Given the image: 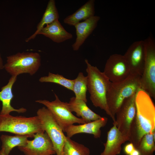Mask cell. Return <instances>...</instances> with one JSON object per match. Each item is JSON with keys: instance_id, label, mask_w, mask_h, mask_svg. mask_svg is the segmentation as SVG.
<instances>
[{"instance_id": "1", "label": "cell", "mask_w": 155, "mask_h": 155, "mask_svg": "<svg viewBox=\"0 0 155 155\" xmlns=\"http://www.w3.org/2000/svg\"><path fill=\"white\" fill-rule=\"evenodd\" d=\"M136 114L132 123L129 141L135 148L143 137L155 129V107L151 97L145 91L139 90L135 99Z\"/></svg>"}, {"instance_id": "2", "label": "cell", "mask_w": 155, "mask_h": 155, "mask_svg": "<svg viewBox=\"0 0 155 155\" xmlns=\"http://www.w3.org/2000/svg\"><path fill=\"white\" fill-rule=\"evenodd\" d=\"M85 61L87 66L88 90L90 99L94 106L104 111L113 121L106 100V94L111 82L96 66L92 65L87 59Z\"/></svg>"}, {"instance_id": "3", "label": "cell", "mask_w": 155, "mask_h": 155, "mask_svg": "<svg viewBox=\"0 0 155 155\" xmlns=\"http://www.w3.org/2000/svg\"><path fill=\"white\" fill-rule=\"evenodd\" d=\"M141 80V76L130 74L123 81L111 82L106 94V100L113 122L115 121L116 113L123 101L142 89Z\"/></svg>"}, {"instance_id": "4", "label": "cell", "mask_w": 155, "mask_h": 155, "mask_svg": "<svg viewBox=\"0 0 155 155\" xmlns=\"http://www.w3.org/2000/svg\"><path fill=\"white\" fill-rule=\"evenodd\" d=\"M16 135H28L33 137L36 133L45 132L38 117L13 116L0 115V132Z\"/></svg>"}, {"instance_id": "5", "label": "cell", "mask_w": 155, "mask_h": 155, "mask_svg": "<svg viewBox=\"0 0 155 155\" xmlns=\"http://www.w3.org/2000/svg\"><path fill=\"white\" fill-rule=\"evenodd\" d=\"M40 54L36 52H23L7 57L4 69L11 76L24 73L31 75L35 74L41 65Z\"/></svg>"}, {"instance_id": "6", "label": "cell", "mask_w": 155, "mask_h": 155, "mask_svg": "<svg viewBox=\"0 0 155 155\" xmlns=\"http://www.w3.org/2000/svg\"><path fill=\"white\" fill-rule=\"evenodd\" d=\"M145 61L141 76L142 89L155 98V43L152 37L144 40Z\"/></svg>"}, {"instance_id": "7", "label": "cell", "mask_w": 155, "mask_h": 155, "mask_svg": "<svg viewBox=\"0 0 155 155\" xmlns=\"http://www.w3.org/2000/svg\"><path fill=\"white\" fill-rule=\"evenodd\" d=\"M37 116L40 120L44 131L51 140L57 155H62L66 136L50 111L43 107L38 110Z\"/></svg>"}, {"instance_id": "8", "label": "cell", "mask_w": 155, "mask_h": 155, "mask_svg": "<svg viewBox=\"0 0 155 155\" xmlns=\"http://www.w3.org/2000/svg\"><path fill=\"white\" fill-rule=\"evenodd\" d=\"M55 100L51 101L44 100H36V102L44 105L50 111L63 131L74 123L83 124L86 123L81 118L74 115L70 111L68 102L61 101L55 94Z\"/></svg>"}, {"instance_id": "9", "label": "cell", "mask_w": 155, "mask_h": 155, "mask_svg": "<svg viewBox=\"0 0 155 155\" xmlns=\"http://www.w3.org/2000/svg\"><path fill=\"white\" fill-rule=\"evenodd\" d=\"M136 94L123 101L115 115L117 127L125 142L129 140L131 125L135 115Z\"/></svg>"}, {"instance_id": "10", "label": "cell", "mask_w": 155, "mask_h": 155, "mask_svg": "<svg viewBox=\"0 0 155 155\" xmlns=\"http://www.w3.org/2000/svg\"><path fill=\"white\" fill-rule=\"evenodd\" d=\"M103 73L112 82H118L127 78L131 74L129 68L123 56L111 55L106 63Z\"/></svg>"}, {"instance_id": "11", "label": "cell", "mask_w": 155, "mask_h": 155, "mask_svg": "<svg viewBox=\"0 0 155 155\" xmlns=\"http://www.w3.org/2000/svg\"><path fill=\"white\" fill-rule=\"evenodd\" d=\"M34 139L28 140L26 145L18 147L25 155H53L56 154L52 143L45 132L36 133Z\"/></svg>"}, {"instance_id": "12", "label": "cell", "mask_w": 155, "mask_h": 155, "mask_svg": "<svg viewBox=\"0 0 155 155\" xmlns=\"http://www.w3.org/2000/svg\"><path fill=\"white\" fill-rule=\"evenodd\" d=\"M123 56L129 68L131 74L141 76L145 61L144 40L133 42Z\"/></svg>"}, {"instance_id": "13", "label": "cell", "mask_w": 155, "mask_h": 155, "mask_svg": "<svg viewBox=\"0 0 155 155\" xmlns=\"http://www.w3.org/2000/svg\"><path fill=\"white\" fill-rule=\"evenodd\" d=\"M108 120L106 117H102L99 119L89 123L70 125L63 132L66 133L67 137L70 138L75 134L80 133L92 134L95 138H99L101 135L100 128L105 126Z\"/></svg>"}, {"instance_id": "14", "label": "cell", "mask_w": 155, "mask_h": 155, "mask_svg": "<svg viewBox=\"0 0 155 155\" xmlns=\"http://www.w3.org/2000/svg\"><path fill=\"white\" fill-rule=\"evenodd\" d=\"M100 19L99 16H94L82 22L77 23L74 26L76 37L75 41L72 45L73 51L79 50L96 28Z\"/></svg>"}, {"instance_id": "15", "label": "cell", "mask_w": 155, "mask_h": 155, "mask_svg": "<svg viewBox=\"0 0 155 155\" xmlns=\"http://www.w3.org/2000/svg\"><path fill=\"white\" fill-rule=\"evenodd\" d=\"M107 132V140L104 144V148L100 155H118L120 154L121 145L125 142L117 128L115 122Z\"/></svg>"}, {"instance_id": "16", "label": "cell", "mask_w": 155, "mask_h": 155, "mask_svg": "<svg viewBox=\"0 0 155 155\" xmlns=\"http://www.w3.org/2000/svg\"><path fill=\"white\" fill-rule=\"evenodd\" d=\"M17 76H11L7 84L1 88L0 91V101L2 103V108L0 112L1 115H9L12 111L18 113H24L26 109L22 107L18 109L14 108L11 105V102L13 95L12 92L13 86L16 80Z\"/></svg>"}, {"instance_id": "17", "label": "cell", "mask_w": 155, "mask_h": 155, "mask_svg": "<svg viewBox=\"0 0 155 155\" xmlns=\"http://www.w3.org/2000/svg\"><path fill=\"white\" fill-rule=\"evenodd\" d=\"M38 34L43 35L57 43L62 42L73 37L72 34L65 29L59 20L46 25Z\"/></svg>"}, {"instance_id": "18", "label": "cell", "mask_w": 155, "mask_h": 155, "mask_svg": "<svg viewBox=\"0 0 155 155\" xmlns=\"http://www.w3.org/2000/svg\"><path fill=\"white\" fill-rule=\"evenodd\" d=\"M86 103L73 96L70 98L68 104L71 111L75 112L77 116L81 117L86 123L100 119L102 117L90 109Z\"/></svg>"}, {"instance_id": "19", "label": "cell", "mask_w": 155, "mask_h": 155, "mask_svg": "<svg viewBox=\"0 0 155 155\" xmlns=\"http://www.w3.org/2000/svg\"><path fill=\"white\" fill-rule=\"evenodd\" d=\"M94 0H89L72 14L63 20V22L70 26H74L82 20H86L94 16L95 14Z\"/></svg>"}, {"instance_id": "20", "label": "cell", "mask_w": 155, "mask_h": 155, "mask_svg": "<svg viewBox=\"0 0 155 155\" xmlns=\"http://www.w3.org/2000/svg\"><path fill=\"white\" fill-rule=\"evenodd\" d=\"M59 14L56 6L55 1L50 0L41 19L37 25L36 30L33 34L26 39V41L28 42L34 39L38 32L45 25L59 20Z\"/></svg>"}, {"instance_id": "21", "label": "cell", "mask_w": 155, "mask_h": 155, "mask_svg": "<svg viewBox=\"0 0 155 155\" xmlns=\"http://www.w3.org/2000/svg\"><path fill=\"white\" fill-rule=\"evenodd\" d=\"M29 137H33L28 135H16L11 136L2 135L0 137L2 143L1 148L4 149L6 154L9 155L14 148L25 146Z\"/></svg>"}, {"instance_id": "22", "label": "cell", "mask_w": 155, "mask_h": 155, "mask_svg": "<svg viewBox=\"0 0 155 155\" xmlns=\"http://www.w3.org/2000/svg\"><path fill=\"white\" fill-rule=\"evenodd\" d=\"M90 153L88 148L66 137L62 155H90Z\"/></svg>"}, {"instance_id": "23", "label": "cell", "mask_w": 155, "mask_h": 155, "mask_svg": "<svg viewBox=\"0 0 155 155\" xmlns=\"http://www.w3.org/2000/svg\"><path fill=\"white\" fill-rule=\"evenodd\" d=\"M88 79L82 72L79 73L74 80L72 90L76 98L82 100L87 102L86 92L88 90Z\"/></svg>"}, {"instance_id": "24", "label": "cell", "mask_w": 155, "mask_h": 155, "mask_svg": "<svg viewBox=\"0 0 155 155\" xmlns=\"http://www.w3.org/2000/svg\"><path fill=\"white\" fill-rule=\"evenodd\" d=\"M135 149L140 155H153L155 150V131L145 134Z\"/></svg>"}, {"instance_id": "25", "label": "cell", "mask_w": 155, "mask_h": 155, "mask_svg": "<svg viewBox=\"0 0 155 155\" xmlns=\"http://www.w3.org/2000/svg\"><path fill=\"white\" fill-rule=\"evenodd\" d=\"M41 82H51L57 84L72 91L74 80L67 79L58 74L49 73L48 76L41 77L39 80Z\"/></svg>"}, {"instance_id": "26", "label": "cell", "mask_w": 155, "mask_h": 155, "mask_svg": "<svg viewBox=\"0 0 155 155\" xmlns=\"http://www.w3.org/2000/svg\"><path fill=\"white\" fill-rule=\"evenodd\" d=\"M135 149L133 144L131 143H130L125 146L124 151L125 154L129 155Z\"/></svg>"}, {"instance_id": "27", "label": "cell", "mask_w": 155, "mask_h": 155, "mask_svg": "<svg viewBox=\"0 0 155 155\" xmlns=\"http://www.w3.org/2000/svg\"><path fill=\"white\" fill-rule=\"evenodd\" d=\"M129 155H140L139 151L135 149Z\"/></svg>"}, {"instance_id": "28", "label": "cell", "mask_w": 155, "mask_h": 155, "mask_svg": "<svg viewBox=\"0 0 155 155\" xmlns=\"http://www.w3.org/2000/svg\"><path fill=\"white\" fill-rule=\"evenodd\" d=\"M4 69V65H3V61L0 53V69Z\"/></svg>"}, {"instance_id": "29", "label": "cell", "mask_w": 155, "mask_h": 155, "mask_svg": "<svg viewBox=\"0 0 155 155\" xmlns=\"http://www.w3.org/2000/svg\"><path fill=\"white\" fill-rule=\"evenodd\" d=\"M0 155H7L4 152V149L1 148L0 151Z\"/></svg>"}]
</instances>
